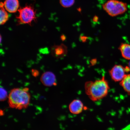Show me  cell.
<instances>
[{"label":"cell","instance_id":"6da1fadb","mask_svg":"<svg viewBox=\"0 0 130 130\" xmlns=\"http://www.w3.org/2000/svg\"><path fill=\"white\" fill-rule=\"evenodd\" d=\"M85 93L92 101H98L106 96L110 89L108 81L104 76L99 80L89 81L84 86Z\"/></svg>","mask_w":130,"mask_h":130},{"label":"cell","instance_id":"7a4b0ae2","mask_svg":"<svg viewBox=\"0 0 130 130\" xmlns=\"http://www.w3.org/2000/svg\"><path fill=\"white\" fill-rule=\"evenodd\" d=\"M28 88L13 89L8 95V103L12 108L21 110L27 108L30 104L31 95Z\"/></svg>","mask_w":130,"mask_h":130},{"label":"cell","instance_id":"3957f363","mask_svg":"<svg viewBox=\"0 0 130 130\" xmlns=\"http://www.w3.org/2000/svg\"><path fill=\"white\" fill-rule=\"evenodd\" d=\"M103 8L109 15L114 17L126 12L127 5L117 0H109L103 5Z\"/></svg>","mask_w":130,"mask_h":130},{"label":"cell","instance_id":"277c9868","mask_svg":"<svg viewBox=\"0 0 130 130\" xmlns=\"http://www.w3.org/2000/svg\"><path fill=\"white\" fill-rule=\"evenodd\" d=\"M18 11L19 15L16 18L19 24L30 25L36 20V12L31 5H26L19 8Z\"/></svg>","mask_w":130,"mask_h":130},{"label":"cell","instance_id":"5b68a950","mask_svg":"<svg viewBox=\"0 0 130 130\" xmlns=\"http://www.w3.org/2000/svg\"><path fill=\"white\" fill-rule=\"evenodd\" d=\"M125 68L121 65H115L109 71L112 79L115 82H119L122 80L125 76Z\"/></svg>","mask_w":130,"mask_h":130},{"label":"cell","instance_id":"8992f818","mask_svg":"<svg viewBox=\"0 0 130 130\" xmlns=\"http://www.w3.org/2000/svg\"><path fill=\"white\" fill-rule=\"evenodd\" d=\"M41 82L46 87H51L57 85L56 76L51 72L44 73L40 78Z\"/></svg>","mask_w":130,"mask_h":130},{"label":"cell","instance_id":"52a82bcc","mask_svg":"<svg viewBox=\"0 0 130 130\" xmlns=\"http://www.w3.org/2000/svg\"><path fill=\"white\" fill-rule=\"evenodd\" d=\"M84 108L83 103L81 101L78 99L72 101L69 106L70 112L74 115L79 114L82 112Z\"/></svg>","mask_w":130,"mask_h":130},{"label":"cell","instance_id":"ba28073f","mask_svg":"<svg viewBox=\"0 0 130 130\" xmlns=\"http://www.w3.org/2000/svg\"><path fill=\"white\" fill-rule=\"evenodd\" d=\"M4 4L5 9L10 13H15L19 9V0H5Z\"/></svg>","mask_w":130,"mask_h":130},{"label":"cell","instance_id":"9c48e42d","mask_svg":"<svg viewBox=\"0 0 130 130\" xmlns=\"http://www.w3.org/2000/svg\"><path fill=\"white\" fill-rule=\"evenodd\" d=\"M122 56L127 59L130 60V45L122 43L119 47Z\"/></svg>","mask_w":130,"mask_h":130},{"label":"cell","instance_id":"30bf717a","mask_svg":"<svg viewBox=\"0 0 130 130\" xmlns=\"http://www.w3.org/2000/svg\"><path fill=\"white\" fill-rule=\"evenodd\" d=\"M120 84L128 94L130 95V74L126 75L120 82Z\"/></svg>","mask_w":130,"mask_h":130},{"label":"cell","instance_id":"8fae6325","mask_svg":"<svg viewBox=\"0 0 130 130\" xmlns=\"http://www.w3.org/2000/svg\"><path fill=\"white\" fill-rule=\"evenodd\" d=\"M65 48L63 45L54 46L52 50L53 56L57 57H60L65 54Z\"/></svg>","mask_w":130,"mask_h":130},{"label":"cell","instance_id":"7c38bea8","mask_svg":"<svg viewBox=\"0 0 130 130\" xmlns=\"http://www.w3.org/2000/svg\"><path fill=\"white\" fill-rule=\"evenodd\" d=\"M1 7V25H4L9 19V15L4 7Z\"/></svg>","mask_w":130,"mask_h":130},{"label":"cell","instance_id":"4fadbf2b","mask_svg":"<svg viewBox=\"0 0 130 130\" xmlns=\"http://www.w3.org/2000/svg\"><path fill=\"white\" fill-rule=\"evenodd\" d=\"M60 3L63 7L69 8L74 4L75 0H59Z\"/></svg>","mask_w":130,"mask_h":130},{"label":"cell","instance_id":"5bb4252c","mask_svg":"<svg viewBox=\"0 0 130 130\" xmlns=\"http://www.w3.org/2000/svg\"><path fill=\"white\" fill-rule=\"evenodd\" d=\"M8 93L5 89L3 87L1 88V101H4L8 98Z\"/></svg>","mask_w":130,"mask_h":130},{"label":"cell","instance_id":"9a60e30c","mask_svg":"<svg viewBox=\"0 0 130 130\" xmlns=\"http://www.w3.org/2000/svg\"><path fill=\"white\" fill-rule=\"evenodd\" d=\"M32 73L34 77H37L39 74V71L36 70H32Z\"/></svg>","mask_w":130,"mask_h":130},{"label":"cell","instance_id":"2e32d148","mask_svg":"<svg viewBox=\"0 0 130 130\" xmlns=\"http://www.w3.org/2000/svg\"><path fill=\"white\" fill-rule=\"evenodd\" d=\"M98 20V18L97 17V16H94L93 18V20L94 21H95V22H97V21Z\"/></svg>","mask_w":130,"mask_h":130},{"label":"cell","instance_id":"e0dca14e","mask_svg":"<svg viewBox=\"0 0 130 130\" xmlns=\"http://www.w3.org/2000/svg\"><path fill=\"white\" fill-rule=\"evenodd\" d=\"M129 68L130 69V61H129Z\"/></svg>","mask_w":130,"mask_h":130}]
</instances>
